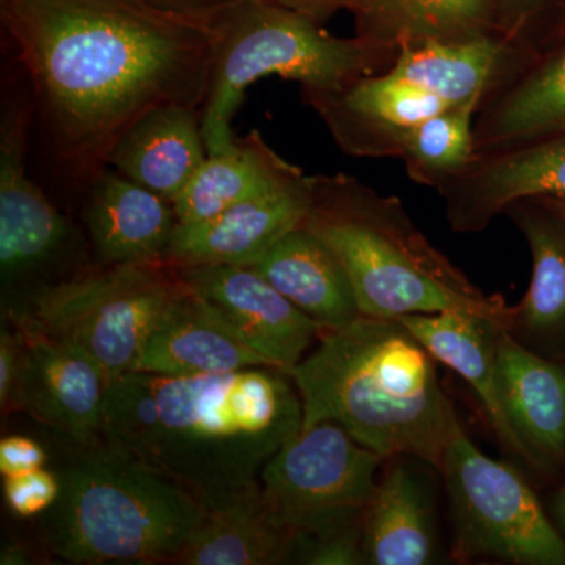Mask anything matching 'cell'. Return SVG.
<instances>
[{
    "mask_svg": "<svg viewBox=\"0 0 565 565\" xmlns=\"http://www.w3.org/2000/svg\"><path fill=\"white\" fill-rule=\"evenodd\" d=\"M212 20L150 0H0L2 47L24 71L33 128L63 182L84 192L147 111L202 110Z\"/></svg>",
    "mask_w": 565,
    "mask_h": 565,
    "instance_id": "1",
    "label": "cell"
},
{
    "mask_svg": "<svg viewBox=\"0 0 565 565\" xmlns=\"http://www.w3.org/2000/svg\"><path fill=\"white\" fill-rule=\"evenodd\" d=\"M303 427L288 371L247 367L110 382L103 440L172 479L207 511L259 493L263 468Z\"/></svg>",
    "mask_w": 565,
    "mask_h": 565,
    "instance_id": "2",
    "label": "cell"
},
{
    "mask_svg": "<svg viewBox=\"0 0 565 565\" xmlns=\"http://www.w3.org/2000/svg\"><path fill=\"white\" fill-rule=\"evenodd\" d=\"M303 427L333 422L384 459L416 457L440 471L457 419L435 359L399 319L360 316L288 371Z\"/></svg>",
    "mask_w": 565,
    "mask_h": 565,
    "instance_id": "3",
    "label": "cell"
},
{
    "mask_svg": "<svg viewBox=\"0 0 565 565\" xmlns=\"http://www.w3.org/2000/svg\"><path fill=\"white\" fill-rule=\"evenodd\" d=\"M302 226L332 248L351 278L360 313L397 319L465 311L508 330L512 307L487 296L430 244L397 196L345 173L310 177Z\"/></svg>",
    "mask_w": 565,
    "mask_h": 565,
    "instance_id": "4",
    "label": "cell"
},
{
    "mask_svg": "<svg viewBox=\"0 0 565 565\" xmlns=\"http://www.w3.org/2000/svg\"><path fill=\"white\" fill-rule=\"evenodd\" d=\"M57 475L41 533L65 563H172L207 515L184 487L106 440L74 446Z\"/></svg>",
    "mask_w": 565,
    "mask_h": 565,
    "instance_id": "5",
    "label": "cell"
},
{
    "mask_svg": "<svg viewBox=\"0 0 565 565\" xmlns=\"http://www.w3.org/2000/svg\"><path fill=\"white\" fill-rule=\"evenodd\" d=\"M215 43L202 126L207 154L234 150L233 120L245 92L264 77L296 81L302 90H337L392 68L397 47L362 36L341 39L270 0H236L214 20Z\"/></svg>",
    "mask_w": 565,
    "mask_h": 565,
    "instance_id": "6",
    "label": "cell"
},
{
    "mask_svg": "<svg viewBox=\"0 0 565 565\" xmlns=\"http://www.w3.org/2000/svg\"><path fill=\"white\" fill-rule=\"evenodd\" d=\"M33 121L35 110L24 71L2 50L0 275L3 296L17 294L22 305L40 289L92 267L85 264L81 233L29 170Z\"/></svg>",
    "mask_w": 565,
    "mask_h": 565,
    "instance_id": "7",
    "label": "cell"
},
{
    "mask_svg": "<svg viewBox=\"0 0 565 565\" xmlns=\"http://www.w3.org/2000/svg\"><path fill=\"white\" fill-rule=\"evenodd\" d=\"M184 281L166 259L88 267L47 288L9 315L82 349L107 381L132 373L152 329Z\"/></svg>",
    "mask_w": 565,
    "mask_h": 565,
    "instance_id": "8",
    "label": "cell"
},
{
    "mask_svg": "<svg viewBox=\"0 0 565 565\" xmlns=\"http://www.w3.org/2000/svg\"><path fill=\"white\" fill-rule=\"evenodd\" d=\"M444 475L457 561L493 557L519 565H565V539L512 465L486 456L456 419Z\"/></svg>",
    "mask_w": 565,
    "mask_h": 565,
    "instance_id": "9",
    "label": "cell"
},
{
    "mask_svg": "<svg viewBox=\"0 0 565 565\" xmlns=\"http://www.w3.org/2000/svg\"><path fill=\"white\" fill-rule=\"evenodd\" d=\"M382 460L340 424L307 427L263 468L264 511L291 545L362 527Z\"/></svg>",
    "mask_w": 565,
    "mask_h": 565,
    "instance_id": "10",
    "label": "cell"
},
{
    "mask_svg": "<svg viewBox=\"0 0 565 565\" xmlns=\"http://www.w3.org/2000/svg\"><path fill=\"white\" fill-rule=\"evenodd\" d=\"M21 337V366L11 408L68 438L73 446L103 440L109 381L88 353L9 315Z\"/></svg>",
    "mask_w": 565,
    "mask_h": 565,
    "instance_id": "11",
    "label": "cell"
},
{
    "mask_svg": "<svg viewBox=\"0 0 565 565\" xmlns=\"http://www.w3.org/2000/svg\"><path fill=\"white\" fill-rule=\"evenodd\" d=\"M174 269L241 341L282 371L302 362L315 341L329 332L252 266L212 264Z\"/></svg>",
    "mask_w": 565,
    "mask_h": 565,
    "instance_id": "12",
    "label": "cell"
},
{
    "mask_svg": "<svg viewBox=\"0 0 565 565\" xmlns=\"http://www.w3.org/2000/svg\"><path fill=\"white\" fill-rule=\"evenodd\" d=\"M302 99L353 158L401 159L415 128L452 107L390 70L337 90H302Z\"/></svg>",
    "mask_w": 565,
    "mask_h": 565,
    "instance_id": "13",
    "label": "cell"
},
{
    "mask_svg": "<svg viewBox=\"0 0 565 565\" xmlns=\"http://www.w3.org/2000/svg\"><path fill=\"white\" fill-rule=\"evenodd\" d=\"M452 232L481 233L509 206L530 199H565V131L476 156L438 189Z\"/></svg>",
    "mask_w": 565,
    "mask_h": 565,
    "instance_id": "14",
    "label": "cell"
},
{
    "mask_svg": "<svg viewBox=\"0 0 565 565\" xmlns=\"http://www.w3.org/2000/svg\"><path fill=\"white\" fill-rule=\"evenodd\" d=\"M310 199V177L302 173L210 221L178 223L162 259L174 267L252 266L282 236L302 225Z\"/></svg>",
    "mask_w": 565,
    "mask_h": 565,
    "instance_id": "15",
    "label": "cell"
},
{
    "mask_svg": "<svg viewBox=\"0 0 565 565\" xmlns=\"http://www.w3.org/2000/svg\"><path fill=\"white\" fill-rule=\"evenodd\" d=\"M497 384L522 457L552 470L565 462V363L539 355L508 330L497 337Z\"/></svg>",
    "mask_w": 565,
    "mask_h": 565,
    "instance_id": "16",
    "label": "cell"
},
{
    "mask_svg": "<svg viewBox=\"0 0 565 565\" xmlns=\"http://www.w3.org/2000/svg\"><path fill=\"white\" fill-rule=\"evenodd\" d=\"M82 221L103 266L161 259L178 226L173 203L111 167L85 189Z\"/></svg>",
    "mask_w": 565,
    "mask_h": 565,
    "instance_id": "17",
    "label": "cell"
},
{
    "mask_svg": "<svg viewBox=\"0 0 565 565\" xmlns=\"http://www.w3.org/2000/svg\"><path fill=\"white\" fill-rule=\"evenodd\" d=\"M262 366L277 367L241 341L184 282L152 329L132 373L192 377Z\"/></svg>",
    "mask_w": 565,
    "mask_h": 565,
    "instance_id": "18",
    "label": "cell"
},
{
    "mask_svg": "<svg viewBox=\"0 0 565 565\" xmlns=\"http://www.w3.org/2000/svg\"><path fill=\"white\" fill-rule=\"evenodd\" d=\"M537 50L530 41L503 32L460 43H424L401 47L392 68L449 106L484 103L492 93L515 77Z\"/></svg>",
    "mask_w": 565,
    "mask_h": 565,
    "instance_id": "19",
    "label": "cell"
},
{
    "mask_svg": "<svg viewBox=\"0 0 565 565\" xmlns=\"http://www.w3.org/2000/svg\"><path fill=\"white\" fill-rule=\"evenodd\" d=\"M504 214L525 236L533 259L530 288L512 307L508 332L539 355L565 363V222L535 199Z\"/></svg>",
    "mask_w": 565,
    "mask_h": 565,
    "instance_id": "20",
    "label": "cell"
},
{
    "mask_svg": "<svg viewBox=\"0 0 565 565\" xmlns=\"http://www.w3.org/2000/svg\"><path fill=\"white\" fill-rule=\"evenodd\" d=\"M207 156L202 110L169 104L147 111L126 129L107 167L173 203Z\"/></svg>",
    "mask_w": 565,
    "mask_h": 565,
    "instance_id": "21",
    "label": "cell"
},
{
    "mask_svg": "<svg viewBox=\"0 0 565 565\" xmlns=\"http://www.w3.org/2000/svg\"><path fill=\"white\" fill-rule=\"evenodd\" d=\"M505 82L479 107L476 156L565 131V39Z\"/></svg>",
    "mask_w": 565,
    "mask_h": 565,
    "instance_id": "22",
    "label": "cell"
},
{
    "mask_svg": "<svg viewBox=\"0 0 565 565\" xmlns=\"http://www.w3.org/2000/svg\"><path fill=\"white\" fill-rule=\"evenodd\" d=\"M252 267L329 332L362 316L343 263L302 225L282 236Z\"/></svg>",
    "mask_w": 565,
    "mask_h": 565,
    "instance_id": "23",
    "label": "cell"
},
{
    "mask_svg": "<svg viewBox=\"0 0 565 565\" xmlns=\"http://www.w3.org/2000/svg\"><path fill=\"white\" fill-rule=\"evenodd\" d=\"M397 319L437 362L451 367L475 390L501 444L522 456V446L505 418L498 393L497 337L504 329L479 316L455 310Z\"/></svg>",
    "mask_w": 565,
    "mask_h": 565,
    "instance_id": "24",
    "label": "cell"
},
{
    "mask_svg": "<svg viewBox=\"0 0 565 565\" xmlns=\"http://www.w3.org/2000/svg\"><path fill=\"white\" fill-rule=\"evenodd\" d=\"M362 546L364 564L434 563L437 544L429 493L405 465H394L377 482L364 514Z\"/></svg>",
    "mask_w": 565,
    "mask_h": 565,
    "instance_id": "25",
    "label": "cell"
},
{
    "mask_svg": "<svg viewBox=\"0 0 565 565\" xmlns=\"http://www.w3.org/2000/svg\"><path fill=\"white\" fill-rule=\"evenodd\" d=\"M300 167L286 161L266 143L262 134L239 137L236 148L210 154L199 172L173 202L180 225L210 221L234 204L302 174Z\"/></svg>",
    "mask_w": 565,
    "mask_h": 565,
    "instance_id": "26",
    "label": "cell"
},
{
    "mask_svg": "<svg viewBox=\"0 0 565 565\" xmlns=\"http://www.w3.org/2000/svg\"><path fill=\"white\" fill-rule=\"evenodd\" d=\"M501 32L498 0H388L355 18V35L386 46L460 43Z\"/></svg>",
    "mask_w": 565,
    "mask_h": 565,
    "instance_id": "27",
    "label": "cell"
},
{
    "mask_svg": "<svg viewBox=\"0 0 565 565\" xmlns=\"http://www.w3.org/2000/svg\"><path fill=\"white\" fill-rule=\"evenodd\" d=\"M291 539L270 522L262 490L253 497L207 511L202 526L173 557L180 565L288 564Z\"/></svg>",
    "mask_w": 565,
    "mask_h": 565,
    "instance_id": "28",
    "label": "cell"
},
{
    "mask_svg": "<svg viewBox=\"0 0 565 565\" xmlns=\"http://www.w3.org/2000/svg\"><path fill=\"white\" fill-rule=\"evenodd\" d=\"M482 102L448 107L408 137L401 161L416 184L440 189L475 161V120Z\"/></svg>",
    "mask_w": 565,
    "mask_h": 565,
    "instance_id": "29",
    "label": "cell"
},
{
    "mask_svg": "<svg viewBox=\"0 0 565 565\" xmlns=\"http://www.w3.org/2000/svg\"><path fill=\"white\" fill-rule=\"evenodd\" d=\"M61 494V479L50 468L25 471L3 478L7 508L20 519H32L50 511Z\"/></svg>",
    "mask_w": 565,
    "mask_h": 565,
    "instance_id": "30",
    "label": "cell"
},
{
    "mask_svg": "<svg viewBox=\"0 0 565 565\" xmlns=\"http://www.w3.org/2000/svg\"><path fill=\"white\" fill-rule=\"evenodd\" d=\"M363 526L355 530L300 539L291 545L289 563L310 565H359L364 564Z\"/></svg>",
    "mask_w": 565,
    "mask_h": 565,
    "instance_id": "31",
    "label": "cell"
},
{
    "mask_svg": "<svg viewBox=\"0 0 565 565\" xmlns=\"http://www.w3.org/2000/svg\"><path fill=\"white\" fill-rule=\"evenodd\" d=\"M50 456L46 449L24 435H9L0 441V475L7 476L25 473L46 467Z\"/></svg>",
    "mask_w": 565,
    "mask_h": 565,
    "instance_id": "32",
    "label": "cell"
},
{
    "mask_svg": "<svg viewBox=\"0 0 565 565\" xmlns=\"http://www.w3.org/2000/svg\"><path fill=\"white\" fill-rule=\"evenodd\" d=\"M285 9L297 11L323 24L340 11H351L353 17H366L384 7L388 0H270Z\"/></svg>",
    "mask_w": 565,
    "mask_h": 565,
    "instance_id": "33",
    "label": "cell"
},
{
    "mask_svg": "<svg viewBox=\"0 0 565 565\" xmlns=\"http://www.w3.org/2000/svg\"><path fill=\"white\" fill-rule=\"evenodd\" d=\"M20 366V332L17 327L14 330L2 329V333H0V407H2V412L11 411Z\"/></svg>",
    "mask_w": 565,
    "mask_h": 565,
    "instance_id": "34",
    "label": "cell"
},
{
    "mask_svg": "<svg viewBox=\"0 0 565 565\" xmlns=\"http://www.w3.org/2000/svg\"><path fill=\"white\" fill-rule=\"evenodd\" d=\"M545 0H498L500 31L512 39L527 40V29Z\"/></svg>",
    "mask_w": 565,
    "mask_h": 565,
    "instance_id": "35",
    "label": "cell"
},
{
    "mask_svg": "<svg viewBox=\"0 0 565 565\" xmlns=\"http://www.w3.org/2000/svg\"><path fill=\"white\" fill-rule=\"evenodd\" d=\"M150 2L163 7V9L212 20L218 11L236 0H150Z\"/></svg>",
    "mask_w": 565,
    "mask_h": 565,
    "instance_id": "36",
    "label": "cell"
},
{
    "mask_svg": "<svg viewBox=\"0 0 565 565\" xmlns=\"http://www.w3.org/2000/svg\"><path fill=\"white\" fill-rule=\"evenodd\" d=\"M0 564L2 565H24L31 564V557L25 553L24 546L7 545L3 546L2 555H0Z\"/></svg>",
    "mask_w": 565,
    "mask_h": 565,
    "instance_id": "37",
    "label": "cell"
},
{
    "mask_svg": "<svg viewBox=\"0 0 565 565\" xmlns=\"http://www.w3.org/2000/svg\"><path fill=\"white\" fill-rule=\"evenodd\" d=\"M553 514H555L557 526H559L565 534V482L555 494V501H553Z\"/></svg>",
    "mask_w": 565,
    "mask_h": 565,
    "instance_id": "38",
    "label": "cell"
},
{
    "mask_svg": "<svg viewBox=\"0 0 565 565\" xmlns=\"http://www.w3.org/2000/svg\"><path fill=\"white\" fill-rule=\"evenodd\" d=\"M565 222V199H535Z\"/></svg>",
    "mask_w": 565,
    "mask_h": 565,
    "instance_id": "39",
    "label": "cell"
},
{
    "mask_svg": "<svg viewBox=\"0 0 565 565\" xmlns=\"http://www.w3.org/2000/svg\"><path fill=\"white\" fill-rule=\"evenodd\" d=\"M559 36H561V40H564L565 39V20L563 22V25H561V29H559Z\"/></svg>",
    "mask_w": 565,
    "mask_h": 565,
    "instance_id": "40",
    "label": "cell"
}]
</instances>
